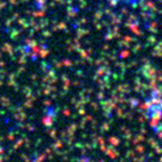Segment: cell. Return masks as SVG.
Wrapping results in <instances>:
<instances>
[{"mask_svg": "<svg viewBox=\"0 0 162 162\" xmlns=\"http://www.w3.org/2000/svg\"><path fill=\"white\" fill-rule=\"evenodd\" d=\"M111 3L115 5H123V6H129V7H135L138 6L139 4L146 1V0H109Z\"/></svg>", "mask_w": 162, "mask_h": 162, "instance_id": "1", "label": "cell"}]
</instances>
